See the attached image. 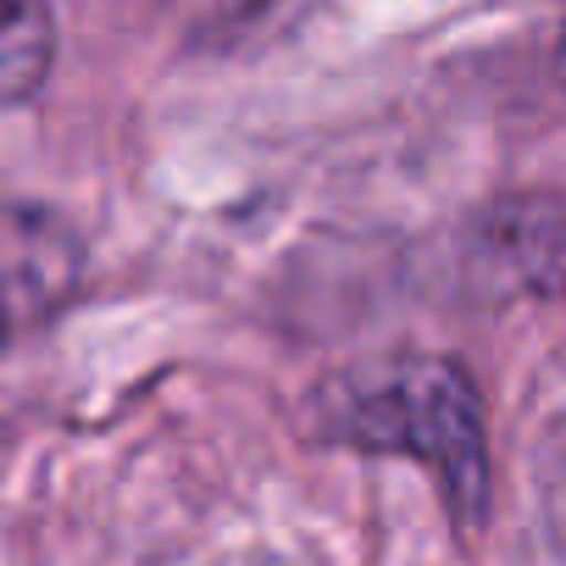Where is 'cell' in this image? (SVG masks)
Instances as JSON below:
<instances>
[{
    "label": "cell",
    "mask_w": 566,
    "mask_h": 566,
    "mask_svg": "<svg viewBox=\"0 0 566 566\" xmlns=\"http://www.w3.org/2000/svg\"><path fill=\"white\" fill-rule=\"evenodd\" d=\"M328 428L361 450H400L439 472L455 522H483L489 505V455L483 411L455 361L400 356L367 373L339 378V395L323 400Z\"/></svg>",
    "instance_id": "obj_1"
},
{
    "label": "cell",
    "mask_w": 566,
    "mask_h": 566,
    "mask_svg": "<svg viewBox=\"0 0 566 566\" xmlns=\"http://www.w3.org/2000/svg\"><path fill=\"white\" fill-rule=\"evenodd\" d=\"M84 277L78 233L40 206L0 200V345L51 323Z\"/></svg>",
    "instance_id": "obj_2"
},
{
    "label": "cell",
    "mask_w": 566,
    "mask_h": 566,
    "mask_svg": "<svg viewBox=\"0 0 566 566\" xmlns=\"http://www.w3.org/2000/svg\"><path fill=\"white\" fill-rule=\"evenodd\" d=\"M56 62V23L45 7L0 0V112L23 106Z\"/></svg>",
    "instance_id": "obj_3"
},
{
    "label": "cell",
    "mask_w": 566,
    "mask_h": 566,
    "mask_svg": "<svg viewBox=\"0 0 566 566\" xmlns=\"http://www.w3.org/2000/svg\"><path fill=\"white\" fill-rule=\"evenodd\" d=\"M505 244L533 283L566 295V206H522L516 222H505Z\"/></svg>",
    "instance_id": "obj_4"
},
{
    "label": "cell",
    "mask_w": 566,
    "mask_h": 566,
    "mask_svg": "<svg viewBox=\"0 0 566 566\" xmlns=\"http://www.w3.org/2000/svg\"><path fill=\"white\" fill-rule=\"evenodd\" d=\"M560 78H566V34H560Z\"/></svg>",
    "instance_id": "obj_5"
}]
</instances>
